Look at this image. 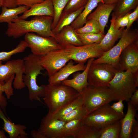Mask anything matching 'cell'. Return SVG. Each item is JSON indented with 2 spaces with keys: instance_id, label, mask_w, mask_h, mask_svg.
Masks as SVG:
<instances>
[{
  "instance_id": "cell-1",
  "label": "cell",
  "mask_w": 138,
  "mask_h": 138,
  "mask_svg": "<svg viewBox=\"0 0 138 138\" xmlns=\"http://www.w3.org/2000/svg\"><path fill=\"white\" fill-rule=\"evenodd\" d=\"M53 19L47 16H35L30 20L17 18L8 24L6 33L8 36L17 38L27 33L34 32L42 36L52 37L56 39L51 29Z\"/></svg>"
},
{
  "instance_id": "cell-2",
  "label": "cell",
  "mask_w": 138,
  "mask_h": 138,
  "mask_svg": "<svg viewBox=\"0 0 138 138\" xmlns=\"http://www.w3.org/2000/svg\"><path fill=\"white\" fill-rule=\"evenodd\" d=\"M80 94L62 83L54 85L49 84L45 85L43 99L49 109L48 113L54 114L75 99Z\"/></svg>"
},
{
  "instance_id": "cell-3",
  "label": "cell",
  "mask_w": 138,
  "mask_h": 138,
  "mask_svg": "<svg viewBox=\"0 0 138 138\" xmlns=\"http://www.w3.org/2000/svg\"><path fill=\"white\" fill-rule=\"evenodd\" d=\"M39 59L40 56L32 53L24 57L23 80L28 90L29 100L42 102L40 99L44 96L45 85L39 86L37 82V76L42 74L41 71L44 69L40 63Z\"/></svg>"
},
{
  "instance_id": "cell-4",
  "label": "cell",
  "mask_w": 138,
  "mask_h": 138,
  "mask_svg": "<svg viewBox=\"0 0 138 138\" xmlns=\"http://www.w3.org/2000/svg\"><path fill=\"white\" fill-rule=\"evenodd\" d=\"M118 42L109 50L104 52L102 55L96 60L93 63H106L111 64L118 70L119 56L124 49L129 45L138 41L137 28H124Z\"/></svg>"
},
{
  "instance_id": "cell-5",
  "label": "cell",
  "mask_w": 138,
  "mask_h": 138,
  "mask_svg": "<svg viewBox=\"0 0 138 138\" xmlns=\"http://www.w3.org/2000/svg\"><path fill=\"white\" fill-rule=\"evenodd\" d=\"M80 94L87 115L101 106L117 100L115 95L108 86L95 87L89 85Z\"/></svg>"
},
{
  "instance_id": "cell-6",
  "label": "cell",
  "mask_w": 138,
  "mask_h": 138,
  "mask_svg": "<svg viewBox=\"0 0 138 138\" xmlns=\"http://www.w3.org/2000/svg\"><path fill=\"white\" fill-rule=\"evenodd\" d=\"M108 87L117 100H125L127 102L137 89L133 73L128 71L117 72L109 83Z\"/></svg>"
},
{
  "instance_id": "cell-7",
  "label": "cell",
  "mask_w": 138,
  "mask_h": 138,
  "mask_svg": "<svg viewBox=\"0 0 138 138\" xmlns=\"http://www.w3.org/2000/svg\"><path fill=\"white\" fill-rule=\"evenodd\" d=\"M124 115L116 112L108 103L87 114L83 121L84 124L100 129L120 120Z\"/></svg>"
},
{
  "instance_id": "cell-8",
  "label": "cell",
  "mask_w": 138,
  "mask_h": 138,
  "mask_svg": "<svg viewBox=\"0 0 138 138\" xmlns=\"http://www.w3.org/2000/svg\"><path fill=\"white\" fill-rule=\"evenodd\" d=\"M119 70L108 64L92 63L88 73V82L93 86L108 87L109 83Z\"/></svg>"
},
{
  "instance_id": "cell-9",
  "label": "cell",
  "mask_w": 138,
  "mask_h": 138,
  "mask_svg": "<svg viewBox=\"0 0 138 138\" xmlns=\"http://www.w3.org/2000/svg\"><path fill=\"white\" fill-rule=\"evenodd\" d=\"M0 61V84H4L12 75L15 74L13 84L14 88L21 90L25 87L23 80L24 65L23 59L8 61L4 64Z\"/></svg>"
},
{
  "instance_id": "cell-10",
  "label": "cell",
  "mask_w": 138,
  "mask_h": 138,
  "mask_svg": "<svg viewBox=\"0 0 138 138\" xmlns=\"http://www.w3.org/2000/svg\"><path fill=\"white\" fill-rule=\"evenodd\" d=\"M24 40L32 53L41 56L53 51L64 48L52 37H45L32 33L25 35Z\"/></svg>"
},
{
  "instance_id": "cell-11",
  "label": "cell",
  "mask_w": 138,
  "mask_h": 138,
  "mask_svg": "<svg viewBox=\"0 0 138 138\" xmlns=\"http://www.w3.org/2000/svg\"><path fill=\"white\" fill-rule=\"evenodd\" d=\"M71 59L68 53L64 48L51 51L40 56L41 65L51 76L65 65Z\"/></svg>"
},
{
  "instance_id": "cell-12",
  "label": "cell",
  "mask_w": 138,
  "mask_h": 138,
  "mask_svg": "<svg viewBox=\"0 0 138 138\" xmlns=\"http://www.w3.org/2000/svg\"><path fill=\"white\" fill-rule=\"evenodd\" d=\"M64 48L68 53L71 60L78 63H84L90 59L98 58L104 52L97 43L80 46L68 45Z\"/></svg>"
},
{
  "instance_id": "cell-13",
  "label": "cell",
  "mask_w": 138,
  "mask_h": 138,
  "mask_svg": "<svg viewBox=\"0 0 138 138\" xmlns=\"http://www.w3.org/2000/svg\"><path fill=\"white\" fill-rule=\"evenodd\" d=\"M118 68L132 73L138 71V41L129 45L123 51L119 58Z\"/></svg>"
},
{
  "instance_id": "cell-14",
  "label": "cell",
  "mask_w": 138,
  "mask_h": 138,
  "mask_svg": "<svg viewBox=\"0 0 138 138\" xmlns=\"http://www.w3.org/2000/svg\"><path fill=\"white\" fill-rule=\"evenodd\" d=\"M66 122L48 113L42 118L38 130L46 138H62V131Z\"/></svg>"
},
{
  "instance_id": "cell-15",
  "label": "cell",
  "mask_w": 138,
  "mask_h": 138,
  "mask_svg": "<svg viewBox=\"0 0 138 138\" xmlns=\"http://www.w3.org/2000/svg\"><path fill=\"white\" fill-rule=\"evenodd\" d=\"M115 5V3L107 4L102 2L99 3L96 9L88 16L86 20H94L98 25L101 33L105 34V27Z\"/></svg>"
},
{
  "instance_id": "cell-16",
  "label": "cell",
  "mask_w": 138,
  "mask_h": 138,
  "mask_svg": "<svg viewBox=\"0 0 138 138\" xmlns=\"http://www.w3.org/2000/svg\"><path fill=\"white\" fill-rule=\"evenodd\" d=\"M86 65L84 63H78L74 65L73 60H71L66 65L55 74L49 77V84L54 85L61 83L67 79L72 74L79 71H83L86 68Z\"/></svg>"
},
{
  "instance_id": "cell-17",
  "label": "cell",
  "mask_w": 138,
  "mask_h": 138,
  "mask_svg": "<svg viewBox=\"0 0 138 138\" xmlns=\"http://www.w3.org/2000/svg\"><path fill=\"white\" fill-rule=\"evenodd\" d=\"M54 9L51 0H45L44 1L33 5L26 11L18 18L26 19L31 16H47L53 18Z\"/></svg>"
},
{
  "instance_id": "cell-18",
  "label": "cell",
  "mask_w": 138,
  "mask_h": 138,
  "mask_svg": "<svg viewBox=\"0 0 138 138\" xmlns=\"http://www.w3.org/2000/svg\"><path fill=\"white\" fill-rule=\"evenodd\" d=\"M55 36L56 40L64 48L68 45H84L78 37L75 29L70 25L63 27Z\"/></svg>"
},
{
  "instance_id": "cell-19",
  "label": "cell",
  "mask_w": 138,
  "mask_h": 138,
  "mask_svg": "<svg viewBox=\"0 0 138 138\" xmlns=\"http://www.w3.org/2000/svg\"><path fill=\"white\" fill-rule=\"evenodd\" d=\"M94 60V58L88 59L86 68L82 72L78 74L72 79L64 80L62 83L81 94L84 89L89 85L87 80L88 73L90 65Z\"/></svg>"
},
{
  "instance_id": "cell-20",
  "label": "cell",
  "mask_w": 138,
  "mask_h": 138,
  "mask_svg": "<svg viewBox=\"0 0 138 138\" xmlns=\"http://www.w3.org/2000/svg\"><path fill=\"white\" fill-rule=\"evenodd\" d=\"M0 118L4 122L3 129L9 135L10 138H28V134L25 130V125L15 124L8 118L0 107Z\"/></svg>"
},
{
  "instance_id": "cell-21",
  "label": "cell",
  "mask_w": 138,
  "mask_h": 138,
  "mask_svg": "<svg viewBox=\"0 0 138 138\" xmlns=\"http://www.w3.org/2000/svg\"><path fill=\"white\" fill-rule=\"evenodd\" d=\"M128 103L127 113L124 117L120 120L121 129L119 138H130L133 126L136 120V109L129 101Z\"/></svg>"
},
{
  "instance_id": "cell-22",
  "label": "cell",
  "mask_w": 138,
  "mask_h": 138,
  "mask_svg": "<svg viewBox=\"0 0 138 138\" xmlns=\"http://www.w3.org/2000/svg\"><path fill=\"white\" fill-rule=\"evenodd\" d=\"M115 19L112 17L109 29L99 45L105 52L112 48L116 42L121 37L124 28H116L115 26Z\"/></svg>"
},
{
  "instance_id": "cell-23",
  "label": "cell",
  "mask_w": 138,
  "mask_h": 138,
  "mask_svg": "<svg viewBox=\"0 0 138 138\" xmlns=\"http://www.w3.org/2000/svg\"><path fill=\"white\" fill-rule=\"evenodd\" d=\"M138 6V0H118L112 14L115 19L129 13Z\"/></svg>"
},
{
  "instance_id": "cell-24",
  "label": "cell",
  "mask_w": 138,
  "mask_h": 138,
  "mask_svg": "<svg viewBox=\"0 0 138 138\" xmlns=\"http://www.w3.org/2000/svg\"><path fill=\"white\" fill-rule=\"evenodd\" d=\"M100 2L103 3V0H88L83 11L70 26L75 29L83 27L86 22L88 16Z\"/></svg>"
},
{
  "instance_id": "cell-25",
  "label": "cell",
  "mask_w": 138,
  "mask_h": 138,
  "mask_svg": "<svg viewBox=\"0 0 138 138\" xmlns=\"http://www.w3.org/2000/svg\"><path fill=\"white\" fill-rule=\"evenodd\" d=\"M2 10L0 15V23L6 22L9 24L13 19L17 18L18 15L24 13L30 8L24 5H19L18 7L8 8L2 6Z\"/></svg>"
},
{
  "instance_id": "cell-26",
  "label": "cell",
  "mask_w": 138,
  "mask_h": 138,
  "mask_svg": "<svg viewBox=\"0 0 138 138\" xmlns=\"http://www.w3.org/2000/svg\"><path fill=\"white\" fill-rule=\"evenodd\" d=\"M85 6L74 12L70 13L62 12L57 25L52 30L54 34L55 35L64 27L70 25L83 11Z\"/></svg>"
},
{
  "instance_id": "cell-27",
  "label": "cell",
  "mask_w": 138,
  "mask_h": 138,
  "mask_svg": "<svg viewBox=\"0 0 138 138\" xmlns=\"http://www.w3.org/2000/svg\"><path fill=\"white\" fill-rule=\"evenodd\" d=\"M15 74L12 75L9 79L3 85L0 84V107L6 114V110L7 106L6 98L3 94L4 92L7 98L9 99L14 94L12 85Z\"/></svg>"
},
{
  "instance_id": "cell-28",
  "label": "cell",
  "mask_w": 138,
  "mask_h": 138,
  "mask_svg": "<svg viewBox=\"0 0 138 138\" xmlns=\"http://www.w3.org/2000/svg\"><path fill=\"white\" fill-rule=\"evenodd\" d=\"M84 124L83 119L73 120L66 122L62 131V138L71 136L76 138L79 128Z\"/></svg>"
},
{
  "instance_id": "cell-29",
  "label": "cell",
  "mask_w": 138,
  "mask_h": 138,
  "mask_svg": "<svg viewBox=\"0 0 138 138\" xmlns=\"http://www.w3.org/2000/svg\"><path fill=\"white\" fill-rule=\"evenodd\" d=\"M121 129L119 120L100 129L99 138H118Z\"/></svg>"
},
{
  "instance_id": "cell-30",
  "label": "cell",
  "mask_w": 138,
  "mask_h": 138,
  "mask_svg": "<svg viewBox=\"0 0 138 138\" xmlns=\"http://www.w3.org/2000/svg\"><path fill=\"white\" fill-rule=\"evenodd\" d=\"M83 105V97L80 94L79 96L75 99L62 108L55 114H50L54 117L58 119L68 114L75 109L82 106Z\"/></svg>"
},
{
  "instance_id": "cell-31",
  "label": "cell",
  "mask_w": 138,
  "mask_h": 138,
  "mask_svg": "<svg viewBox=\"0 0 138 138\" xmlns=\"http://www.w3.org/2000/svg\"><path fill=\"white\" fill-rule=\"evenodd\" d=\"M100 129L84 124L79 129L77 138H99Z\"/></svg>"
},
{
  "instance_id": "cell-32",
  "label": "cell",
  "mask_w": 138,
  "mask_h": 138,
  "mask_svg": "<svg viewBox=\"0 0 138 138\" xmlns=\"http://www.w3.org/2000/svg\"><path fill=\"white\" fill-rule=\"evenodd\" d=\"M79 39L83 45H88L94 43L99 44L105 34L101 33H77Z\"/></svg>"
},
{
  "instance_id": "cell-33",
  "label": "cell",
  "mask_w": 138,
  "mask_h": 138,
  "mask_svg": "<svg viewBox=\"0 0 138 138\" xmlns=\"http://www.w3.org/2000/svg\"><path fill=\"white\" fill-rule=\"evenodd\" d=\"M70 0H51L54 9V15L51 25L52 30L57 25L65 7Z\"/></svg>"
},
{
  "instance_id": "cell-34",
  "label": "cell",
  "mask_w": 138,
  "mask_h": 138,
  "mask_svg": "<svg viewBox=\"0 0 138 138\" xmlns=\"http://www.w3.org/2000/svg\"><path fill=\"white\" fill-rule=\"evenodd\" d=\"M87 114L86 109L83 106L75 109L68 114L58 119L66 122L73 120L83 119Z\"/></svg>"
},
{
  "instance_id": "cell-35",
  "label": "cell",
  "mask_w": 138,
  "mask_h": 138,
  "mask_svg": "<svg viewBox=\"0 0 138 138\" xmlns=\"http://www.w3.org/2000/svg\"><path fill=\"white\" fill-rule=\"evenodd\" d=\"M28 47L27 44L25 41L22 40L16 47L13 50L8 52H0V61H8L10 59L12 55L23 52Z\"/></svg>"
},
{
  "instance_id": "cell-36",
  "label": "cell",
  "mask_w": 138,
  "mask_h": 138,
  "mask_svg": "<svg viewBox=\"0 0 138 138\" xmlns=\"http://www.w3.org/2000/svg\"><path fill=\"white\" fill-rule=\"evenodd\" d=\"M75 30L77 33L79 34L101 33L98 25L92 20H87L85 24L83 27L75 29Z\"/></svg>"
},
{
  "instance_id": "cell-37",
  "label": "cell",
  "mask_w": 138,
  "mask_h": 138,
  "mask_svg": "<svg viewBox=\"0 0 138 138\" xmlns=\"http://www.w3.org/2000/svg\"><path fill=\"white\" fill-rule=\"evenodd\" d=\"M88 0H70L62 12L70 13L74 12L85 6Z\"/></svg>"
},
{
  "instance_id": "cell-38",
  "label": "cell",
  "mask_w": 138,
  "mask_h": 138,
  "mask_svg": "<svg viewBox=\"0 0 138 138\" xmlns=\"http://www.w3.org/2000/svg\"><path fill=\"white\" fill-rule=\"evenodd\" d=\"M129 14V13H128L115 19L114 23L116 28L119 29L120 28H124L127 26L128 22Z\"/></svg>"
},
{
  "instance_id": "cell-39",
  "label": "cell",
  "mask_w": 138,
  "mask_h": 138,
  "mask_svg": "<svg viewBox=\"0 0 138 138\" xmlns=\"http://www.w3.org/2000/svg\"><path fill=\"white\" fill-rule=\"evenodd\" d=\"M45 0H16L17 5H24L30 8L33 5L41 3Z\"/></svg>"
},
{
  "instance_id": "cell-40",
  "label": "cell",
  "mask_w": 138,
  "mask_h": 138,
  "mask_svg": "<svg viewBox=\"0 0 138 138\" xmlns=\"http://www.w3.org/2000/svg\"><path fill=\"white\" fill-rule=\"evenodd\" d=\"M138 18V6H137L132 13L129 14V16L128 22L126 28H130L132 25Z\"/></svg>"
},
{
  "instance_id": "cell-41",
  "label": "cell",
  "mask_w": 138,
  "mask_h": 138,
  "mask_svg": "<svg viewBox=\"0 0 138 138\" xmlns=\"http://www.w3.org/2000/svg\"><path fill=\"white\" fill-rule=\"evenodd\" d=\"M116 103H114L112 105H111V108L116 112L124 114L123 110L124 108L123 100H119Z\"/></svg>"
},
{
  "instance_id": "cell-42",
  "label": "cell",
  "mask_w": 138,
  "mask_h": 138,
  "mask_svg": "<svg viewBox=\"0 0 138 138\" xmlns=\"http://www.w3.org/2000/svg\"><path fill=\"white\" fill-rule=\"evenodd\" d=\"M129 101L136 109H138V90L136 89L131 97Z\"/></svg>"
},
{
  "instance_id": "cell-43",
  "label": "cell",
  "mask_w": 138,
  "mask_h": 138,
  "mask_svg": "<svg viewBox=\"0 0 138 138\" xmlns=\"http://www.w3.org/2000/svg\"><path fill=\"white\" fill-rule=\"evenodd\" d=\"M0 2L2 4V6L13 8L17 6L16 0H0Z\"/></svg>"
},
{
  "instance_id": "cell-44",
  "label": "cell",
  "mask_w": 138,
  "mask_h": 138,
  "mask_svg": "<svg viewBox=\"0 0 138 138\" xmlns=\"http://www.w3.org/2000/svg\"><path fill=\"white\" fill-rule=\"evenodd\" d=\"M138 138V122L136 120L132 128L130 138Z\"/></svg>"
},
{
  "instance_id": "cell-45",
  "label": "cell",
  "mask_w": 138,
  "mask_h": 138,
  "mask_svg": "<svg viewBox=\"0 0 138 138\" xmlns=\"http://www.w3.org/2000/svg\"><path fill=\"white\" fill-rule=\"evenodd\" d=\"M30 134L31 137L33 138H46L44 136L40 133L38 130H32L30 131Z\"/></svg>"
},
{
  "instance_id": "cell-46",
  "label": "cell",
  "mask_w": 138,
  "mask_h": 138,
  "mask_svg": "<svg viewBox=\"0 0 138 138\" xmlns=\"http://www.w3.org/2000/svg\"><path fill=\"white\" fill-rule=\"evenodd\" d=\"M134 80L136 87L138 86V71L133 73Z\"/></svg>"
},
{
  "instance_id": "cell-47",
  "label": "cell",
  "mask_w": 138,
  "mask_h": 138,
  "mask_svg": "<svg viewBox=\"0 0 138 138\" xmlns=\"http://www.w3.org/2000/svg\"><path fill=\"white\" fill-rule=\"evenodd\" d=\"M118 0H103V3L107 4L116 3Z\"/></svg>"
},
{
  "instance_id": "cell-48",
  "label": "cell",
  "mask_w": 138,
  "mask_h": 138,
  "mask_svg": "<svg viewBox=\"0 0 138 138\" xmlns=\"http://www.w3.org/2000/svg\"><path fill=\"white\" fill-rule=\"evenodd\" d=\"M3 130H0V138H7Z\"/></svg>"
},
{
  "instance_id": "cell-49",
  "label": "cell",
  "mask_w": 138,
  "mask_h": 138,
  "mask_svg": "<svg viewBox=\"0 0 138 138\" xmlns=\"http://www.w3.org/2000/svg\"><path fill=\"white\" fill-rule=\"evenodd\" d=\"M2 6V5L1 3L0 2V7Z\"/></svg>"
}]
</instances>
